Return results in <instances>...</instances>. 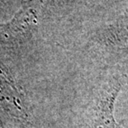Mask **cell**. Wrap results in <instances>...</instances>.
<instances>
[{
  "mask_svg": "<svg viewBox=\"0 0 128 128\" xmlns=\"http://www.w3.org/2000/svg\"><path fill=\"white\" fill-rule=\"evenodd\" d=\"M126 81V74H107L100 81L90 104L88 128H118L115 118V105Z\"/></svg>",
  "mask_w": 128,
  "mask_h": 128,
  "instance_id": "cell-1",
  "label": "cell"
},
{
  "mask_svg": "<svg viewBox=\"0 0 128 128\" xmlns=\"http://www.w3.org/2000/svg\"><path fill=\"white\" fill-rule=\"evenodd\" d=\"M45 0H26L22 8L7 24L0 25V34L4 38H13L28 34L37 22V10L36 8Z\"/></svg>",
  "mask_w": 128,
  "mask_h": 128,
  "instance_id": "cell-2",
  "label": "cell"
},
{
  "mask_svg": "<svg viewBox=\"0 0 128 128\" xmlns=\"http://www.w3.org/2000/svg\"><path fill=\"white\" fill-rule=\"evenodd\" d=\"M98 40L101 45L107 47H128V11L114 22L101 30Z\"/></svg>",
  "mask_w": 128,
  "mask_h": 128,
  "instance_id": "cell-3",
  "label": "cell"
}]
</instances>
